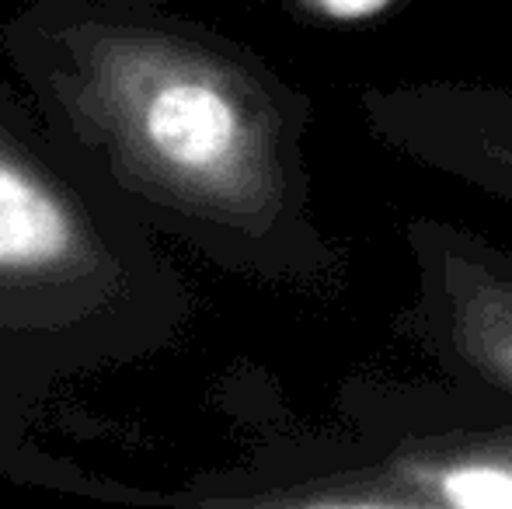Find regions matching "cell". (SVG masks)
Here are the masks:
<instances>
[{"mask_svg":"<svg viewBox=\"0 0 512 509\" xmlns=\"http://www.w3.org/2000/svg\"><path fill=\"white\" fill-rule=\"evenodd\" d=\"M317 4L331 14H342V18H359V14H370L377 7H384L387 0H317Z\"/></svg>","mask_w":512,"mask_h":509,"instance_id":"obj_4","label":"cell"},{"mask_svg":"<svg viewBox=\"0 0 512 509\" xmlns=\"http://www.w3.org/2000/svg\"><path fill=\"white\" fill-rule=\"evenodd\" d=\"M74 245L67 210L46 185L0 157V272L42 269Z\"/></svg>","mask_w":512,"mask_h":509,"instance_id":"obj_2","label":"cell"},{"mask_svg":"<svg viewBox=\"0 0 512 509\" xmlns=\"http://www.w3.org/2000/svg\"><path fill=\"white\" fill-rule=\"evenodd\" d=\"M478 349L488 367L512 381V307L509 314H492L485 325H478Z\"/></svg>","mask_w":512,"mask_h":509,"instance_id":"obj_3","label":"cell"},{"mask_svg":"<svg viewBox=\"0 0 512 509\" xmlns=\"http://www.w3.org/2000/svg\"><path fill=\"white\" fill-rule=\"evenodd\" d=\"M133 133L150 161L196 185L234 182L251 154L241 105L199 74H168L150 84L136 102Z\"/></svg>","mask_w":512,"mask_h":509,"instance_id":"obj_1","label":"cell"}]
</instances>
